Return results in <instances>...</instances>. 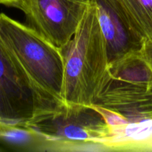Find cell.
<instances>
[{
	"label": "cell",
	"instance_id": "cell-10",
	"mask_svg": "<svg viewBox=\"0 0 152 152\" xmlns=\"http://www.w3.org/2000/svg\"><path fill=\"white\" fill-rule=\"evenodd\" d=\"M19 0H0V4H4V5L9 6V7H13Z\"/></svg>",
	"mask_w": 152,
	"mask_h": 152
},
{
	"label": "cell",
	"instance_id": "cell-9",
	"mask_svg": "<svg viewBox=\"0 0 152 152\" xmlns=\"http://www.w3.org/2000/svg\"><path fill=\"white\" fill-rule=\"evenodd\" d=\"M145 42L142 54L152 56V0H116Z\"/></svg>",
	"mask_w": 152,
	"mask_h": 152
},
{
	"label": "cell",
	"instance_id": "cell-6",
	"mask_svg": "<svg viewBox=\"0 0 152 152\" xmlns=\"http://www.w3.org/2000/svg\"><path fill=\"white\" fill-rule=\"evenodd\" d=\"M89 0H19L13 7L25 16V25L61 49L80 25Z\"/></svg>",
	"mask_w": 152,
	"mask_h": 152
},
{
	"label": "cell",
	"instance_id": "cell-3",
	"mask_svg": "<svg viewBox=\"0 0 152 152\" xmlns=\"http://www.w3.org/2000/svg\"><path fill=\"white\" fill-rule=\"evenodd\" d=\"M0 36L45 98L55 105L64 104L63 60L60 49L3 13Z\"/></svg>",
	"mask_w": 152,
	"mask_h": 152
},
{
	"label": "cell",
	"instance_id": "cell-7",
	"mask_svg": "<svg viewBox=\"0 0 152 152\" xmlns=\"http://www.w3.org/2000/svg\"><path fill=\"white\" fill-rule=\"evenodd\" d=\"M105 40L109 65L142 52L145 42L116 0H91Z\"/></svg>",
	"mask_w": 152,
	"mask_h": 152
},
{
	"label": "cell",
	"instance_id": "cell-4",
	"mask_svg": "<svg viewBox=\"0 0 152 152\" xmlns=\"http://www.w3.org/2000/svg\"><path fill=\"white\" fill-rule=\"evenodd\" d=\"M54 142V151H107L104 142L112 136L107 120L95 107L60 105L23 125Z\"/></svg>",
	"mask_w": 152,
	"mask_h": 152
},
{
	"label": "cell",
	"instance_id": "cell-5",
	"mask_svg": "<svg viewBox=\"0 0 152 152\" xmlns=\"http://www.w3.org/2000/svg\"><path fill=\"white\" fill-rule=\"evenodd\" d=\"M59 106L39 91L0 36V123L23 126Z\"/></svg>",
	"mask_w": 152,
	"mask_h": 152
},
{
	"label": "cell",
	"instance_id": "cell-11",
	"mask_svg": "<svg viewBox=\"0 0 152 152\" xmlns=\"http://www.w3.org/2000/svg\"><path fill=\"white\" fill-rule=\"evenodd\" d=\"M147 61L148 62V63L150 64V65H151V67H152V56H151V57H149L148 59H147Z\"/></svg>",
	"mask_w": 152,
	"mask_h": 152
},
{
	"label": "cell",
	"instance_id": "cell-8",
	"mask_svg": "<svg viewBox=\"0 0 152 152\" xmlns=\"http://www.w3.org/2000/svg\"><path fill=\"white\" fill-rule=\"evenodd\" d=\"M0 144L16 151H54V142L26 126L0 123Z\"/></svg>",
	"mask_w": 152,
	"mask_h": 152
},
{
	"label": "cell",
	"instance_id": "cell-12",
	"mask_svg": "<svg viewBox=\"0 0 152 152\" xmlns=\"http://www.w3.org/2000/svg\"><path fill=\"white\" fill-rule=\"evenodd\" d=\"M0 151H1V149H0Z\"/></svg>",
	"mask_w": 152,
	"mask_h": 152
},
{
	"label": "cell",
	"instance_id": "cell-2",
	"mask_svg": "<svg viewBox=\"0 0 152 152\" xmlns=\"http://www.w3.org/2000/svg\"><path fill=\"white\" fill-rule=\"evenodd\" d=\"M91 106L110 127L152 120V67L142 52L109 65Z\"/></svg>",
	"mask_w": 152,
	"mask_h": 152
},
{
	"label": "cell",
	"instance_id": "cell-1",
	"mask_svg": "<svg viewBox=\"0 0 152 152\" xmlns=\"http://www.w3.org/2000/svg\"><path fill=\"white\" fill-rule=\"evenodd\" d=\"M60 50L63 103L91 106L109 68L105 40L91 0L74 36Z\"/></svg>",
	"mask_w": 152,
	"mask_h": 152
}]
</instances>
